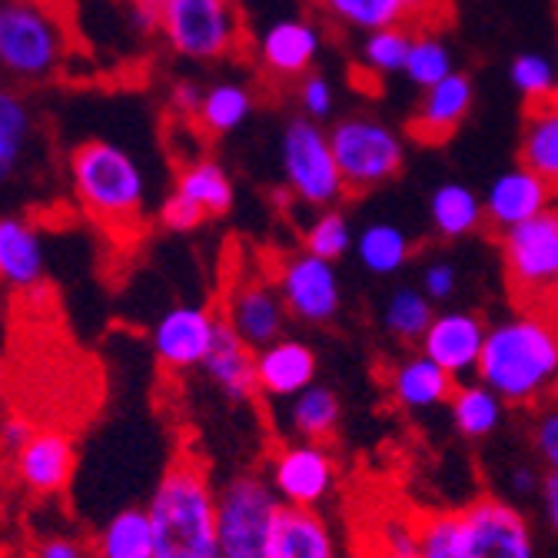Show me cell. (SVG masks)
Masks as SVG:
<instances>
[{
  "instance_id": "cell-1",
  "label": "cell",
  "mask_w": 558,
  "mask_h": 558,
  "mask_svg": "<svg viewBox=\"0 0 558 558\" xmlns=\"http://www.w3.org/2000/svg\"><path fill=\"white\" fill-rule=\"evenodd\" d=\"M475 373L512 409L558 399V310H519L485 329Z\"/></svg>"
},
{
  "instance_id": "cell-26",
  "label": "cell",
  "mask_w": 558,
  "mask_h": 558,
  "mask_svg": "<svg viewBox=\"0 0 558 558\" xmlns=\"http://www.w3.org/2000/svg\"><path fill=\"white\" fill-rule=\"evenodd\" d=\"M269 558H339L336 535L319 509H283Z\"/></svg>"
},
{
  "instance_id": "cell-33",
  "label": "cell",
  "mask_w": 558,
  "mask_h": 558,
  "mask_svg": "<svg viewBox=\"0 0 558 558\" xmlns=\"http://www.w3.org/2000/svg\"><path fill=\"white\" fill-rule=\"evenodd\" d=\"M412 27L396 24V27H379L369 31L366 44H363V60L360 66H353V77H366V81H379L386 74H399L409 57V44H412Z\"/></svg>"
},
{
  "instance_id": "cell-20",
  "label": "cell",
  "mask_w": 558,
  "mask_h": 558,
  "mask_svg": "<svg viewBox=\"0 0 558 558\" xmlns=\"http://www.w3.org/2000/svg\"><path fill=\"white\" fill-rule=\"evenodd\" d=\"M319 360L313 345L303 339H287L279 336L269 345L256 349V386L259 396L269 399H293L306 386L316 383Z\"/></svg>"
},
{
  "instance_id": "cell-15",
  "label": "cell",
  "mask_w": 558,
  "mask_h": 558,
  "mask_svg": "<svg viewBox=\"0 0 558 558\" xmlns=\"http://www.w3.org/2000/svg\"><path fill=\"white\" fill-rule=\"evenodd\" d=\"M472 100H475L472 77L462 74V70H452L436 87L423 90V97H418V104L405 120V136L426 147H442L469 117Z\"/></svg>"
},
{
  "instance_id": "cell-19",
  "label": "cell",
  "mask_w": 558,
  "mask_h": 558,
  "mask_svg": "<svg viewBox=\"0 0 558 558\" xmlns=\"http://www.w3.org/2000/svg\"><path fill=\"white\" fill-rule=\"evenodd\" d=\"M482 342H485V323L475 313L465 310H452V313H439L433 316L426 336L418 339V349L439 363L446 373L469 376L478 366V353H482Z\"/></svg>"
},
{
  "instance_id": "cell-11",
  "label": "cell",
  "mask_w": 558,
  "mask_h": 558,
  "mask_svg": "<svg viewBox=\"0 0 558 558\" xmlns=\"http://www.w3.org/2000/svg\"><path fill=\"white\" fill-rule=\"evenodd\" d=\"M266 478L283 506L319 509L332 499L339 485V462L329 442L293 439L269 456Z\"/></svg>"
},
{
  "instance_id": "cell-12",
  "label": "cell",
  "mask_w": 558,
  "mask_h": 558,
  "mask_svg": "<svg viewBox=\"0 0 558 558\" xmlns=\"http://www.w3.org/2000/svg\"><path fill=\"white\" fill-rule=\"evenodd\" d=\"M276 287L287 303V313L310 323V326L332 323L339 313V303H342L332 263L316 256V253H306V250L279 259Z\"/></svg>"
},
{
  "instance_id": "cell-44",
  "label": "cell",
  "mask_w": 558,
  "mask_h": 558,
  "mask_svg": "<svg viewBox=\"0 0 558 558\" xmlns=\"http://www.w3.org/2000/svg\"><path fill=\"white\" fill-rule=\"evenodd\" d=\"M296 97H300V107L306 110V117L313 120H326L332 113V87L323 74H306L300 84H296Z\"/></svg>"
},
{
  "instance_id": "cell-14",
  "label": "cell",
  "mask_w": 558,
  "mask_h": 558,
  "mask_svg": "<svg viewBox=\"0 0 558 558\" xmlns=\"http://www.w3.org/2000/svg\"><path fill=\"white\" fill-rule=\"evenodd\" d=\"M220 310L206 306H173L154 326V353L170 373L203 366L209 345H214Z\"/></svg>"
},
{
  "instance_id": "cell-23",
  "label": "cell",
  "mask_w": 558,
  "mask_h": 558,
  "mask_svg": "<svg viewBox=\"0 0 558 558\" xmlns=\"http://www.w3.org/2000/svg\"><path fill=\"white\" fill-rule=\"evenodd\" d=\"M386 386H389V396L399 409L429 412V409L449 402V396L456 389V376L446 373L439 363H433L426 353H415V356L392 363Z\"/></svg>"
},
{
  "instance_id": "cell-24",
  "label": "cell",
  "mask_w": 558,
  "mask_h": 558,
  "mask_svg": "<svg viewBox=\"0 0 558 558\" xmlns=\"http://www.w3.org/2000/svg\"><path fill=\"white\" fill-rule=\"evenodd\" d=\"M44 240L34 223L21 217H0V283L11 290H31L44 279Z\"/></svg>"
},
{
  "instance_id": "cell-34",
  "label": "cell",
  "mask_w": 558,
  "mask_h": 558,
  "mask_svg": "<svg viewBox=\"0 0 558 558\" xmlns=\"http://www.w3.org/2000/svg\"><path fill=\"white\" fill-rule=\"evenodd\" d=\"M31 140V107L17 90L0 87V180H8Z\"/></svg>"
},
{
  "instance_id": "cell-49",
  "label": "cell",
  "mask_w": 558,
  "mask_h": 558,
  "mask_svg": "<svg viewBox=\"0 0 558 558\" xmlns=\"http://www.w3.org/2000/svg\"><path fill=\"white\" fill-rule=\"evenodd\" d=\"M423 287H426L429 300H446V296H452V290H456V269H452L449 263L429 266V269H426V279H423Z\"/></svg>"
},
{
  "instance_id": "cell-5",
  "label": "cell",
  "mask_w": 558,
  "mask_h": 558,
  "mask_svg": "<svg viewBox=\"0 0 558 558\" xmlns=\"http://www.w3.org/2000/svg\"><path fill=\"white\" fill-rule=\"evenodd\" d=\"M283 502L266 475L240 472L217 488L220 558H269Z\"/></svg>"
},
{
  "instance_id": "cell-27",
  "label": "cell",
  "mask_w": 558,
  "mask_h": 558,
  "mask_svg": "<svg viewBox=\"0 0 558 558\" xmlns=\"http://www.w3.org/2000/svg\"><path fill=\"white\" fill-rule=\"evenodd\" d=\"M287 423L293 439H310V442H332L336 429L342 423V402L336 396V389L313 383L303 392L293 396Z\"/></svg>"
},
{
  "instance_id": "cell-51",
  "label": "cell",
  "mask_w": 558,
  "mask_h": 558,
  "mask_svg": "<svg viewBox=\"0 0 558 558\" xmlns=\"http://www.w3.org/2000/svg\"><path fill=\"white\" fill-rule=\"evenodd\" d=\"M130 17H133V24H136L140 31H144V34L160 31V21H163V0H133Z\"/></svg>"
},
{
  "instance_id": "cell-10",
  "label": "cell",
  "mask_w": 558,
  "mask_h": 558,
  "mask_svg": "<svg viewBox=\"0 0 558 558\" xmlns=\"http://www.w3.org/2000/svg\"><path fill=\"white\" fill-rule=\"evenodd\" d=\"M462 558H538V538L522 506L482 496L459 509Z\"/></svg>"
},
{
  "instance_id": "cell-50",
  "label": "cell",
  "mask_w": 558,
  "mask_h": 558,
  "mask_svg": "<svg viewBox=\"0 0 558 558\" xmlns=\"http://www.w3.org/2000/svg\"><path fill=\"white\" fill-rule=\"evenodd\" d=\"M34 433H37V429H34V423H31L27 415H8L4 423H0V442H4L11 452H17Z\"/></svg>"
},
{
  "instance_id": "cell-40",
  "label": "cell",
  "mask_w": 558,
  "mask_h": 558,
  "mask_svg": "<svg viewBox=\"0 0 558 558\" xmlns=\"http://www.w3.org/2000/svg\"><path fill=\"white\" fill-rule=\"evenodd\" d=\"M512 84L515 90L525 97V100H538V97H548V94H558L555 87V70L548 66L545 57L538 53H519L512 60Z\"/></svg>"
},
{
  "instance_id": "cell-17",
  "label": "cell",
  "mask_w": 558,
  "mask_h": 558,
  "mask_svg": "<svg viewBox=\"0 0 558 558\" xmlns=\"http://www.w3.org/2000/svg\"><path fill=\"white\" fill-rule=\"evenodd\" d=\"M319 53V34L310 21L287 17L269 24V31L256 44V60L263 77L272 84H300Z\"/></svg>"
},
{
  "instance_id": "cell-8",
  "label": "cell",
  "mask_w": 558,
  "mask_h": 558,
  "mask_svg": "<svg viewBox=\"0 0 558 558\" xmlns=\"http://www.w3.org/2000/svg\"><path fill=\"white\" fill-rule=\"evenodd\" d=\"M160 34L186 60H223L246 40L236 0H163Z\"/></svg>"
},
{
  "instance_id": "cell-31",
  "label": "cell",
  "mask_w": 558,
  "mask_h": 558,
  "mask_svg": "<svg viewBox=\"0 0 558 558\" xmlns=\"http://www.w3.org/2000/svg\"><path fill=\"white\" fill-rule=\"evenodd\" d=\"M253 110V94L240 84H217L199 94V104H196V123L203 133L209 136H223L230 130H236L240 123H246Z\"/></svg>"
},
{
  "instance_id": "cell-3",
  "label": "cell",
  "mask_w": 558,
  "mask_h": 558,
  "mask_svg": "<svg viewBox=\"0 0 558 558\" xmlns=\"http://www.w3.org/2000/svg\"><path fill=\"white\" fill-rule=\"evenodd\" d=\"M70 186H74L84 214L110 233H133L144 220L147 180L140 163L107 140H84L70 150Z\"/></svg>"
},
{
  "instance_id": "cell-9",
  "label": "cell",
  "mask_w": 558,
  "mask_h": 558,
  "mask_svg": "<svg viewBox=\"0 0 558 558\" xmlns=\"http://www.w3.org/2000/svg\"><path fill=\"white\" fill-rule=\"evenodd\" d=\"M283 177L290 193L306 206H332L345 196L329 133L313 117H293L283 130Z\"/></svg>"
},
{
  "instance_id": "cell-38",
  "label": "cell",
  "mask_w": 558,
  "mask_h": 558,
  "mask_svg": "<svg viewBox=\"0 0 558 558\" xmlns=\"http://www.w3.org/2000/svg\"><path fill=\"white\" fill-rule=\"evenodd\" d=\"M418 558H462L459 512H429L415 519Z\"/></svg>"
},
{
  "instance_id": "cell-48",
  "label": "cell",
  "mask_w": 558,
  "mask_h": 558,
  "mask_svg": "<svg viewBox=\"0 0 558 558\" xmlns=\"http://www.w3.org/2000/svg\"><path fill=\"white\" fill-rule=\"evenodd\" d=\"M34 558H87V548L70 535H50L37 545Z\"/></svg>"
},
{
  "instance_id": "cell-39",
  "label": "cell",
  "mask_w": 558,
  "mask_h": 558,
  "mask_svg": "<svg viewBox=\"0 0 558 558\" xmlns=\"http://www.w3.org/2000/svg\"><path fill=\"white\" fill-rule=\"evenodd\" d=\"M349 246H353V233H349V220L339 209H326V214H319L303 233V250L329 263H336Z\"/></svg>"
},
{
  "instance_id": "cell-46",
  "label": "cell",
  "mask_w": 558,
  "mask_h": 558,
  "mask_svg": "<svg viewBox=\"0 0 558 558\" xmlns=\"http://www.w3.org/2000/svg\"><path fill=\"white\" fill-rule=\"evenodd\" d=\"M542 472L538 465L532 462H512L509 472H506V493H509V502L522 506V502H532L538 496V485H542Z\"/></svg>"
},
{
  "instance_id": "cell-2",
  "label": "cell",
  "mask_w": 558,
  "mask_h": 558,
  "mask_svg": "<svg viewBox=\"0 0 558 558\" xmlns=\"http://www.w3.org/2000/svg\"><path fill=\"white\" fill-rule=\"evenodd\" d=\"M147 512L157 558H220L217 488L196 456L183 452L167 465Z\"/></svg>"
},
{
  "instance_id": "cell-16",
  "label": "cell",
  "mask_w": 558,
  "mask_h": 558,
  "mask_svg": "<svg viewBox=\"0 0 558 558\" xmlns=\"http://www.w3.org/2000/svg\"><path fill=\"white\" fill-rule=\"evenodd\" d=\"M551 199H555V193L548 190V183L542 177H535L525 167L509 170V173L496 177L485 193L482 227L488 230V236H499V233L538 217L542 209L551 206Z\"/></svg>"
},
{
  "instance_id": "cell-32",
  "label": "cell",
  "mask_w": 558,
  "mask_h": 558,
  "mask_svg": "<svg viewBox=\"0 0 558 558\" xmlns=\"http://www.w3.org/2000/svg\"><path fill=\"white\" fill-rule=\"evenodd\" d=\"M313 4L339 27L353 31H379L405 24V0H313Z\"/></svg>"
},
{
  "instance_id": "cell-47",
  "label": "cell",
  "mask_w": 558,
  "mask_h": 558,
  "mask_svg": "<svg viewBox=\"0 0 558 558\" xmlns=\"http://www.w3.org/2000/svg\"><path fill=\"white\" fill-rule=\"evenodd\" d=\"M535 502H538V515H542L545 529L558 538V472H542Z\"/></svg>"
},
{
  "instance_id": "cell-28",
  "label": "cell",
  "mask_w": 558,
  "mask_h": 558,
  "mask_svg": "<svg viewBox=\"0 0 558 558\" xmlns=\"http://www.w3.org/2000/svg\"><path fill=\"white\" fill-rule=\"evenodd\" d=\"M97 558H157L154 522L147 506L144 509H123L117 512L97 535L94 545Z\"/></svg>"
},
{
  "instance_id": "cell-41",
  "label": "cell",
  "mask_w": 558,
  "mask_h": 558,
  "mask_svg": "<svg viewBox=\"0 0 558 558\" xmlns=\"http://www.w3.org/2000/svg\"><path fill=\"white\" fill-rule=\"evenodd\" d=\"M532 452L545 472H558V399H548L535 409Z\"/></svg>"
},
{
  "instance_id": "cell-18",
  "label": "cell",
  "mask_w": 558,
  "mask_h": 558,
  "mask_svg": "<svg viewBox=\"0 0 558 558\" xmlns=\"http://www.w3.org/2000/svg\"><path fill=\"white\" fill-rule=\"evenodd\" d=\"M17 478L37 496H60L66 493L70 478L77 469L74 439L60 429H37L17 452H14Z\"/></svg>"
},
{
  "instance_id": "cell-36",
  "label": "cell",
  "mask_w": 558,
  "mask_h": 558,
  "mask_svg": "<svg viewBox=\"0 0 558 558\" xmlns=\"http://www.w3.org/2000/svg\"><path fill=\"white\" fill-rule=\"evenodd\" d=\"M433 303L429 296L415 293V290H399L392 293V300L383 310V329L405 345H418V339L426 336L429 323H433Z\"/></svg>"
},
{
  "instance_id": "cell-45",
  "label": "cell",
  "mask_w": 558,
  "mask_h": 558,
  "mask_svg": "<svg viewBox=\"0 0 558 558\" xmlns=\"http://www.w3.org/2000/svg\"><path fill=\"white\" fill-rule=\"evenodd\" d=\"M412 31H439L452 21V0H405Z\"/></svg>"
},
{
  "instance_id": "cell-13",
  "label": "cell",
  "mask_w": 558,
  "mask_h": 558,
  "mask_svg": "<svg viewBox=\"0 0 558 558\" xmlns=\"http://www.w3.org/2000/svg\"><path fill=\"white\" fill-rule=\"evenodd\" d=\"M220 316L253 349H263L272 339L283 336L290 313H287V303L279 296V287L272 279H266L259 272H240L227 290V300L220 303Z\"/></svg>"
},
{
  "instance_id": "cell-37",
  "label": "cell",
  "mask_w": 558,
  "mask_h": 558,
  "mask_svg": "<svg viewBox=\"0 0 558 558\" xmlns=\"http://www.w3.org/2000/svg\"><path fill=\"white\" fill-rule=\"evenodd\" d=\"M402 70H405V77H409L418 90H429V87H436L442 77L452 74V53H449V47L436 37V31H415Z\"/></svg>"
},
{
  "instance_id": "cell-21",
  "label": "cell",
  "mask_w": 558,
  "mask_h": 558,
  "mask_svg": "<svg viewBox=\"0 0 558 558\" xmlns=\"http://www.w3.org/2000/svg\"><path fill=\"white\" fill-rule=\"evenodd\" d=\"M203 373L230 402H250L259 396L256 386V349L220 316L217 336L203 360Z\"/></svg>"
},
{
  "instance_id": "cell-6",
  "label": "cell",
  "mask_w": 558,
  "mask_h": 558,
  "mask_svg": "<svg viewBox=\"0 0 558 558\" xmlns=\"http://www.w3.org/2000/svg\"><path fill=\"white\" fill-rule=\"evenodd\" d=\"M66 57V34L44 0H0V70L37 84L57 74Z\"/></svg>"
},
{
  "instance_id": "cell-25",
  "label": "cell",
  "mask_w": 558,
  "mask_h": 558,
  "mask_svg": "<svg viewBox=\"0 0 558 558\" xmlns=\"http://www.w3.org/2000/svg\"><path fill=\"white\" fill-rule=\"evenodd\" d=\"M449 412H452V426L462 439L469 442H482L493 439L502 423H506V402L496 389H488L482 379L475 383H456L452 396H449Z\"/></svg>"
},
{
  "instance_id": "cell-42",
  "label": "cell",
  "mask_w": 558,
  "mask_h": 558,
  "mask_svg": "<svg viewBox=\"0 0 558 558\" xmlns=\"http://www.w3.org/2000/svg\"><path fill=\"white\" fill-rule=\"evenodd\" d=\"M373 558H418L415 522H409L402 515H386L376 529Z\"/></svg>"
},
{
  "instance_id": "cell-22",
  "label": "cell",
  "mask_w": 558,
  "mask_h": 558,
  "mask_svg": "<svg viewBox=\"0 0 558 558\" xmlns=\"http://www.w3.org/2000/svg\"><path fill=\"white\" fill-rule=\"evenodd\" d=\"M519 167L542 177L558 196V94L525 100L519 130Z\"/></svg>"
},
{
  "instance_id": "cell-29",
  "label": "cell",
  "mask_w": 558,
  "mask_h": 558,
  "mask_svg": "<svg viewBox=\"0 0 558 558\" xmlns=\"http://www.w3.org/2000/svg\"><path fill=\"white\" fill-rule=\"evenodd\" d=\"M177 193L193 199L206 217H223L233 209V183L217 160H193L177 177Z\"/></svg>"
},
{
  "instance_id": "cell-4",
  "label": "cell",
  "mask_w": 558,
  "mask_h": 558,
  "mask_svg": "<svg viewBox=\"0 0 558 558\" xmlns=\"http://www.w3.org/2000/svg\"><path fill=\"white\" fill-rule=\"evenodd\" d=\"M515 310H558V206L496 236Z\"/></svg>"
},
{
  "instance_id": "cell-43",
  "label": "cell",
  "mask_w": 558,
  "mask_h": 558,
  "mask_svg": "<svg viewBox=\"0 0 558 558\" xmlns=\"http://www.w3.org/2000/svg\"><path fill=\"white\" fill-rule=\"evenodd\" d=\"M209 217L203 214V209L193 203V199H186L183 193H170L167 199H163V206H160V223L167 227V230H173V233H190V230H196V227H203Z\"/></svg>"
},
{
  "instance_id": "cell-30",
  "label": "cell",
  "mask_w": 558,
  "mask_h": 558,
  "mask_svg": "<svg viewBox=\"0 0 558 558\" xmlns=\"http://www.w3.org/2000/svg\"><path fill=\"white\" fill-rule=\"evenodd\" d=\"M429 214H433V230L442 240H462L482 227V203L462 183H442L429 199Z\"/></svg>"
},
{
  "instance_id": "cell-7",
  "label": "cell",
  "mask_w": 558,
  "mask_h": 558,
  "mask_svg": "<svg viewBox=\"0 0 558 558\" xmlns=\"http://www.w3.org/2000/svg\"><path fill=\"white\" fill-rule=\"evenodd\" d=\"M329 147L349 196H363L392 183L405 167L402 136L366 113L336 120L329 130Z\"/></svg>"
},
{
  "instance_id": "cell-35",
  "label": "cell",
  "mask_w": 558,
  "mask_h": 558,
  "mask_svg": "<svg viewBox=\"0 0 558 558\" xmlns=\"http://www.w3.org/2000/svg\"><path fill=\"white\" fill-rule=\"evenodd\" d=\"M356 253H360V263L376 272V276H389L396 269H402L412 256V240L399 230V227H389V223H376V227H366L360 243H356Z\"/></svg>"
}]
</instances>
